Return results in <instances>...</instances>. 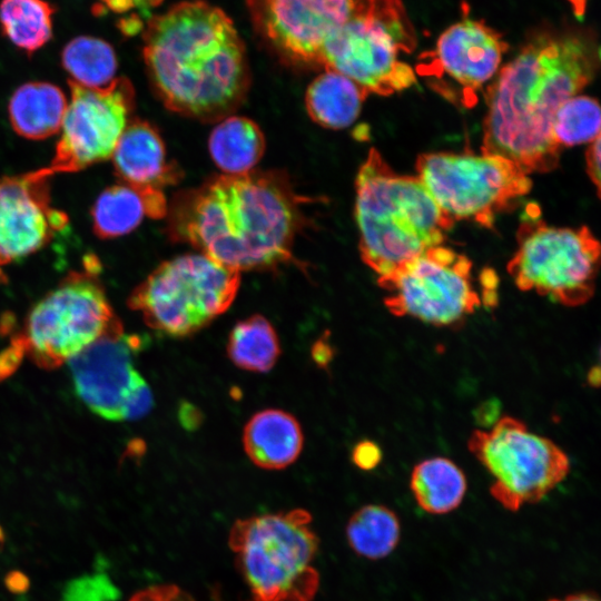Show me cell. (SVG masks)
<instances>
[{
  "label": "cell",
  "mask_w": 601,
  "mask_h": 601,
  "mask_svg": "<svg viewBox=\"0 0 601 601\" xmlns=\"http://www.w3.org/2000/svg\"><path fill=\"white\" fill-rule=\"evenodd\" d=\"M599 49L583 35L539 36L500 67L486 89L482 154L515 162L525 174L558 167L552 138L559 107L593 78Z\"/></svg>",
  "instance_id": "cell-1"
},
{
  "label": "cell",
  "mask_w": 601,
  "mask_h": 601,
  "mask_svg": "<svg viewBox=\"0 0 601 601\" xmlns=\"http://www.w3.org/2000/svg\"><path fill=\"white\" fill-rule=\"evenodd\" d=\"M142 57L164 105L199 120H219L249 86L246 50L233 21L203 0L184 1L150 18Z\"/></svg>",
  "instance_id": "cell-2"
},
{
  "label": "cell",
  "mask_w": 601,
  "mask_h": 601,
  "mask_svg": "<svg viewBox=\"0 0 601 601\" xmlns=\"http://www.w3.org/2000/svg\"><path fill=\"white\" fill-rule=\"evenodd\" d=\"M299 200L280 176L223 175L173 211L170 228L214 260L240 270L290 259Z\"/></svg>",
  "instance_id": "cell-3"
},
{
  "label": "cell",
  "mask_w": 601,
  "mask_h": 601,
  "mask_svg": "<svg viewBox=\"0 0 601 601\" xmlns=\"http://www.w3.org/2000/svg\"><path fill=\"white\" fill-rule=\"evenodd\" d=\"M362 260L378 277L442 245L454 221L417 176L395 173L372 148L355 180Z\"/></svg>",
  "instance_id": "cell-4"
},
{
  "label": "cell",
  "mask_w": 601,
  "mask_h": 601,
  "mask_svg": "<svg viewBox=\"0 0 601 601\" xmlns=\"http://www.w3.org/2000/svg\"><path fill=\"white\" fill-rule=\"evenodd\" d=\"M228 543L252 601H312L319 574L318 538L303 509L239 519Z\"/></svg>",
  "instance_id": "cell-5"
},
{
  "label": "cell",
  "mask_w": 601,
  "mask_h": 601,
  "mask_svg": "<svg viewBox=\"0 0 601 601\" xmlns=\"http://www.w3.org/2000/svg\"><path fill=\"white\" fill-rule=\"evenodd\" d=\"M100 264L86 256L83 269L70 272L29 312L13 336L39 367L68 363L98 338L121 325L99 280Z\"/></svg>",
  "instance_id": "cell-6"
},
{
  "label": "cell",
  "mask_w": 601,
  "mask_h": 601,
  "mask_svg": "<svg viewBox=\"0 0 601 601\" xmlns=\"http://www.w3.org/2000/svg\"><path fill=\"white\" fill-rule=\"evenodd\" d=\"M239 285V272L205 254H188L161 263L132 290L128 305L150 328L185 337L225 313Z\"/></svg>",
  "instance_id": "cell-7"
},
{
  "label": "cell",
  "mask_w": 601,
  "mask_h": 601,
  "mask_svg": "<svg viewBox=\"0 0 601 601\" xmlns=\"http://www.w3.org/2000/svg\"><path fill=\"white\" fill-rule=\"evenodd\" d=\"M415 43L400 0H362L319 67L347 77L367 93L388 96L416 82L414 69L401 60Z\"/></svg>",
  "instance_id": "cell-8"
},
{
  "label": "cell",
  "mask_w": 601,
  "mask_h": 601,
  "mask_svg": "<svg viewBox=\"0 0 601 601\" xmlns=\"http://www.w3.org/2000/svg\"><path fill=\"white\" fill-rule=\"evenodd\" d=\"M529 216L516 235L518 248L508 264L515 285L564 306L585 304L594 293L600 244L591 230L549 226Z\"/></svg>",
  "instance_id": "cell-9"
},
{
  "label": "cell",
  "mask_w": 601,
  "mask_h": 601,
  "mask_svg": "<svg viewBox=\"0 0 601 601\" xmlns=\"http://www.w3.org/2000/svg\"><path fill=\"white\" fill-rule=\"evenodd\" d=\"M417 177L454 223L492 227L499 213L526 195L529 175L510 159L487 154L430 152L415 162Z\"/></svg>",
  "instance_id": "cell-10"
},
{
  "label": "cell",
  "mask_w": 601,
  "mask_h": 601,
  "mask_svg": "<svg viewBox=\"0 0 601 601\" xmlns=\"http://www.w3.org/2000/svg\"><path fill=\"white\" fill-rule=\"evenodd\" d=\"M467 447L492 475V496L512 512L541 501L570 471L559 445L513 416L500 417L487 431H474Z\"/></svg>",
  "instance_id": "cell-11"
},
{
  "label": "cell",
  "mask_w": 601,
  "mask_h": 601,
  "mask_svg": "<svg viewBox=\"0 0 601 601\" xmlns=\"http://www.w3.org/2000/svg\"><path fill=\"white\" fill-rule=\"evenodd\" d=\"M471 272L465 255L440 245L378 277V285L387 292L384 303L393 315L459 327L481 305Z\"/></svg>",
  "instance_id": "cell-12"
},
{
  "label": "cell",
  "mask_w": 601,
  "mask_h": 601,
  "mask_svg": "<svg viewBox=\"0 0 601 601\" xmlns=\"http://www.w3.org/2000/svg\"><path fill=\"white\" fill-rule=\"evenodd\" d=\"M68 82L70 101L47 167L52 175L80 171L111 158L135 108L134 87L126 77L102 88Z\"/></svg>",
  "instance_id": "cell-13"
},
{
  "label": "cell",
  "mask_w": 601,
  "mask_h": 601,
  "mask_svg": "<svg viewBox=\"0 0 601 601\" xmlns=\"http://www.w3.org/2000/svg\"><path fill=\"white\" fill-rule=\"evenodd\" d=\"M362 0H246L255 30L289 61L319 67Z\"/></svg>",
  "instance_id": "cell-14"
},
{
  "label": "cell",
  "mask_w": 601,
  "mask_h": 601,
  "mask_svg": "<svg viewBox=\"0 0 601 601\" xmlns=\"http://www.w3.org/2000/svg\"><path fill=\"white\" fill-rule=\"evenodd\" d=\"M508 43L486 23L465 18L437 38L432 51L422 56L416 71L459 88V101L471 107L476 92L497 73Z\"/></svg>",
  "instance_id": "cell-15"
},
{
  "label": "cell",
  "mask_w": 601,
  "mask_h": 601,
  "mask_svg": "<svg viewBox=\"0 0 601 601\" xmlns=\"http://www.w3.org/2000/svg\"><path fill=\"white\" fill-rule=\"evenodd\" d=\"M47 167L0 178V265L38 252L65 229L68 216L51 206Z\"/></svg>",
  "instance_id": "cell-16"
},
{
  "label": "cell",
  "mask_w": 601,
  "mask_h": 601,
  "mask_svg": "<svg viewBox=\"0 0 601 601\" xmlns=\"http://www.w3.org/2000/svg\"><path fill=\"white\" fill-rule=\"evenodd\" d=\"M141 344L140 337L126 334L121 324L68 362L76 393L92 413L121 421L124 405L142 378L134 366Z\"/></svg>",
  "instance_id": "cell-17"
},
{
  "label": "cell",
  "mask_w": 601,
  "mask_h": 601,
  "mask_svg": "<svg viewBox=\"0 0 601 601\" xmlns=\"http://www.w3.org/2000/svg\"><path fill=\"white\" fill-rule=\"evenodd\" d=\"M119 181L141 194L162 193L177 174L166 160L164 141L149 122H128L111 156Z\"/></svg>",
  "instance_id": "cell-18"
},
{
  "label": "cell",
  "mask_w": 601,
  "mask_h": 601,
  "mask_svg": "<svg viewBox=\"0 0 601 601\" xmlns=\"http://www.w3.org/2000/svg\"><path fill=\"white\" fill-rule=\"evenodd\" d=\"M304 435L289 413L267 408L254 414L245 425L243 444L250 461L266 470H282L299 456Z\"/></svg>",
  "instance_id": "cell-19"
},
{
  "label": "cell",
  "mask_w": 601,
  "mask_h": 601,
  "mask_svg": "<svg viewBox=\"0 0 601 601\" xmlns=\"http://www.w3.org/2000/svg\"><path fill=\"white\" fill-rule=\"evenodd\" d=\"M68 107L63 91L49 82L32 81L11 96L8 114L13 130L28 139H46L60 131Z\"/></svg>",
  "instance_id": "cell-20"
},
{
  "label": "cell",
  "mask_w": 601,
  "mask_h": 601,
  "mask_svg": "<svg viewBox=\"0 0 601 601\" xmlns=\"http://www.w3.org/2000/svg\"><path fill=\"white\" fill-rule=\"evenodd\" d=\"M367 95L347 77L324 71L309 83L305 104L315 122L329 129H343L359 116Z\"/></svg>",
  "instance_id": "cell-21"
},
{
  "label": "cell",
  "mask_w": 601,
  "mask_h": 601,
  "mask_svg": "<svg viewBox=\"0 0 601 601\" xmlns=\"http://www.w3.org/2000/svg\"><path fill=\"white\" fill-rule=\"evenodd\" d=\"M209 152L225 175L252 171L265 150L260 128L250 119L229 116L216 125L209 136Z\"/></svg>",
  "instance_id": "cell-22"
},
{
  "label": "cell",
  "mask_w": 601,
  "mask_h": 601,
  "mask_svg": "<svg viewBox=\"0 0 601 601\" xmlns=\"http://www.w3.org/2000/svg\"><path fill=\"white\" fill-rule=\"evenodd\" d=\"M410 487L422 510L431 514H445L461 504L467 483L465 474L453 461L436 456L414 466Z\"/></svg>",
  "instance_id": "cell-23"
},
{
  "label": "cell",
  "mask_w": 601,
  "mask_h": 601,
  "mask_svg": "<svg viewBox=\"0 0 601 601\" xmlns=\"http://www.w3.org/2000/svg\"><path fill=\"white\" fill-rule=\"evenodd\" d=\"M280 354L277 333L267 318L253 315L235 324L227 342V355L239 368L265 373Z\"/></svg>",
  "instance_id": "cell-24"
},
{
  "label": "cell",
  "mask_w": 601,
  "mask_h": 601,
  "mask_svg": "<svg viewBox=\"0 0 601 601\" xmlns=\"http://www.w3.org/2000/svg\"><path fill=\"white\" fill-rule=\"evenodd\" d=\"M55 11L46 0H1V31L30 56L51 39Z\"/></svg>",
  "instance_id": "cell-25"
},
{
  "label": "cell",
  "mask_w": 601,
  "mask_h": 601,
  "mask_svg": "<svg viewBox=\"0 0 601 601\" xmlns=\"http://www.w3.org/2000/svg\"><path fill=\"white\" fill-rule=\"evenodd\" d=\"M401 524L391 509L368 504L357 510L346 525L352 550L366 559L378 560L392 553L400 541Z\"/></svg>",
  "instance_id": "cell-26"
},
{
  "label": "cell",
  "mask_w": 601,
  "mask_h": 601,
  "mask_svg": "<svg viewBox=\"0 0 601 601\" xmlns=\"http://www.w3.org/2000/svg\"><path fill=\"white\" fill-rule=\"evenodd\" d=\"M148 216L145 196L122 183L112 185L98 196L91 209L97 237L111 239L132 231Z\"/></svg>",
  "instance_id": "cell-27"
},
{
  "label": "cell",
  "mask_w": 601,
  "mask_h": 601,
  "mask_svg": "<svg viewBox=\"0 0 601 601\" xmlns=\"http://www.w3.org/2000/svg\"><path fill=\"white\" fill-rule=\"evenodd\" d=\"M61 65L69 80L88 88H102L115 80L118 62L114 48L105 40L79 36L61 52Z\"/></svg>",
  "instance_id": "cell-28"
},
{
  "label": "cell",
  "mask_w": 601,
  "mask_h": 601,
  "mask_svg": "<svg viewBox=\"0 0 601 601\" xmlns=\"http://www.w3.org/2000/svg\"><path fill=\"white\" fill-rule=\"evenodd\" d=\"M600 107L594 98L577 95L564 101L552 121V138L560 147L592 142L600 137Z\"/></svg>",
  "instance_id": "cell-29"
},
{
  "label": "cell",
  "mask_w": 601,
  "mask_h": 601,
  "mask_svg": "<svg viewBox=\"0 0 601 601\" xmlns=\"http://www.w3.org/2000/svg\"><path fill=\"white\" fill-rule=\"evenodd\" d=\"M112 591V585L101 578H83L66 591L63 601H105L110 593H116Z\"/></svg>",
  "instance_id": "cell-30"
},
{
  "label": "cell",
  "mask_w": 601,
  "mask_h": 601,
  "mask_svg": "<svg viewBox=\"0 0 601 601\" xmlns=\"http://www.w3.org/2000/svg\"><path fill=\"white\" fill-rule=\"evenodd\" d=\"M152 405L154 397L151 390L142 377L136 384L124 405L121 421L139 420L151 410Z\"/></svg>",
  "instance_id": "cell-31"
},
{
  "label": "cell",
  "mask_w": 601,
  "mask_h": 601,
  "mask_svg": "<svg viewBox=\"0 0 601 601\" xmlns=\"http://www.w3.org/2000/svg\"><path fill=\"white\" fill-rule=\"evenodd\" d=\"M130 601H194V599L175 584H158L140 590Z\"/></svg>",
  "instance_id": "cell-32"
},
{
  "label": "cell",
  "mask_w": 601,
  "mask_h": 601,
  "mask_svg": "<svg viewBox=\"0 0 601 601\" xmlns=\"http://www.w3.org/2000/svg\"><path fill=\"white\" fill-rule=\"evenodd\" d=\"M382 460L380 446L372 441L358 442L352 451L353 463L365 471L375 469Z\"/></svg>",
  "instance_id": "cell-33"
},
{
  "label": "cell",
  "mask_w": 601,
  "mask_h": 601,
  "mask_svg": "<svg viewBox=\"0 0 601 601\" xmlns=\"http://www.w3.org/2000/svg\"><path fill=\"white\" fill-rule=\"evenodd\" d=\"M23 355L22 348L12 339L10 346L0 353V381L8 377L17 370Z\"/></svg>",
  "instance_id": "cell-34"
},
{
  "label": "cell",
  "mask_w": 601,
  "mask_h": 601,
  "mask_svg": "<svg viewBox=\"0 0 601 601\" xmlns=\"http://www.w3.org/2000/svg\"><path fill=\"white\" fill-rule=\"evenodd\" d=\"M587 173L595 186L597 194L600 193V137L590 142L585 151Z\"/></svg>",
  "instance_id": "cell-35"
},
{
  "label": "cell",
  "mask_w": 601,
  "mask_h": 601,
  "mask_svg": "<svg viewBox=\"0 0 601 601\" xmlns=\"http://www.w3.org/2000/svg\"><path fill=\"white\" fill-rule=\"evenodd\" d=\"M180 423L187 428H195L200 423L199 411L190 404H184L179 410Z\"/></svg>",
  "instance_id": "cell-36"
},
{
  "label": "cell",
  "mask_w": 601,
  "mask_h": 601,
  "mask_svg": "<svg viewBox=\"0 0 601 601\" xmlns=\"http://www.w3.org/2000/svg\"><path fill=\"white\" fill-rule=\"evenodd\" d=\"M312 354L317 364L326 366L333 357V349L326 341H318L314 345Z\"/></svg>",
  "instance_id": "cell-37"
},
{
  "label": "cell",
  "mask_w": 601,
  "mask_h": 601,
  "mask_svg": "<svg viewBox=\"0 0 601 601\" xmlns=\"http://www.w3.org/2000/svg\"><path fill=\"white\" fill-rule=\"evenodd\" d=\"M101 1L116 12H125L134 6L132 0H101Z\"/></svg>",
  "instance_id": "cell-38"
},
{
  "label": "cell",
  "mask_w": 601,
  "mask_h": 601,
  "mask_svg": "<svg viewBox=\"0 0 601 601\" xmlns=\"http://www.w3.org/2000/svg\"><path fill=\"white\" fill-rule=\"evenodd\" d=\"M548 601H599V599L591 593H575L569 594L564 598H555Z\"/></svg>",
  "instance_id": "cell-39"
},
{
  "label": "cell",
  "mask_w": 601,
  "mask_h": 601,
  "mask_svg": "<svg viewBox=\"0 0 601 601\" xmlns=\"http://www.w3.org/2000/svg\"><path fill=\"white\" fill-rule=\"evenodd\" d=\"M572 8L573 13L578 18H582L585 12L588 0H565Z\"/></svg>",
  "instance_id": "cell-40"
},
{
  "label": "cell",
  "mask_w": 601,
  "mask_h": 601,
  "mask_svg": "<svg viewBox=\"0 0 601 601\" xmlns=\"http://www.w3.org/2000/svg\"><path fill=\"white\" fill-rule=\"evenodd\" d=\"M588 382L591 386H599V383H600V368L599 366H594L592 367L589 373H588Z\"/></svg>",
  "instance_id": "cell-41"
},
{
  "label": "cell",
  "mask_w": 601,
  "mask_h": 601,
  "mask_svg": "<svg viewBox=\"0 0 601 601\" xmlns=\"http://www.w3.org/2000/svg\"><path fill=\"white\" fill-rule=\"evenodd\" d=\"M7 280V277L6 275L3 274V272L0 269V284L1 283H4Z\"/></svg>",
  "instance_id": "cell-42"
},
{
  "label": "cell",
  "mask_w": 601,
  "mask_h": 601,
  "mask_svg": "<svg viewBox=\"0 0 601 601\" xmlns=\"http://www.w3.org/2000/svg\"><path fill=\"white\" fill-rule=\"evenodd\" d=\"M150 1H151V3H152L154 6H156L157 3H159V2L162 1V0H150Z\"/></svg>",
  "instance_id": "cell-43"
}]
</instances>
